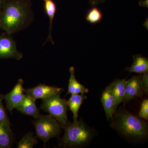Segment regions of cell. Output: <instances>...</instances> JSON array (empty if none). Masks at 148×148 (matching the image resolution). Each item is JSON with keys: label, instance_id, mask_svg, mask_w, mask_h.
Listing matches in <instances>:
<instances>
[{"label": "cell", "instance_id": "1", "mask_svg": "<svg viewBox=\"0 0 148 148\" xmlns=\"http://www.w3.org/2000/svg\"><path fill=\"white\" fill-rule=\"evenodd\" d=\"M34 20L28 0H5L0 11V29L10 35L27 29Z\"/></svg>", "mask_w": 148, "mask_h": 148}, {"label": "cell", "instance_id": "2", "mask_svg": "<svg viewBox=\"0 0 148 148\" xmlns=\"http://www.w3.org/2000/svg\"><path fill=\"white\" fill-rule=\"evenodd\" d=\"M112 125L114 128L128 138L142 139L148 134L147 124L128 111L123 109L115 112Z\"/></svg>", "mask_w": 148, "mask_h": 148}, {"label": "cell", "instance_id": "3", "mask_svg": "<svg viewBox=\"0 0 148 148\" xmlns=\"http://www.w3.org/2000/svg\"><path fill=\"white\" fill-rule=\"evenodd\" d=\"M64 129L65 133L59 143L64 147L84 145L89 143L93 137L92 130L82 120L73 123L68 121Z\"/></svg>", "mask_w": 148, "mask_h": 148}, {"label": "cell", "instance_id": "4", "mask_svg": "<svg viewBox=\"0 0 148 148\" xmlns=\"http://www.w3.org/2000/svg\"><path fill=\"white\" fill-rule=\"evenodd\" d=\"M61 93H57L42 99L40 109L57 120L61 128L64 129L68 122V106L67 101L61 98Z\"/></svg>", "mask_w": 148, "mask_h": 148}, {"label": "cell", "instance_id": "5", "mask_svg": "<svg viewBox=\"0 0 148 148\" xmlns=\"http://www.w3.org/2000/svg\"><path fill=\"white\" fill-rule=\"evenodd\" d=\"M34 122L36 138L45 144L51 138L57 137L61 132V126L57 120L50 115L40 114Z\"/></svg>", "mask_w": 148, "mask_h": 148}, {"label": "cell", "instance_id": "6", "mask_svg": "<svg viewBox=\"0 0 148 148\" xmlns=\"http://www.w3.org/2000/svg\"><path fill=\"white\" fill-rule=\"evenodd\" d=\"M23 54L18 50L16 41L12 35L3 32L0 34V59L21 60Z\"/></svg>", "mask_w": 148, "mask_h": 148}, {"label": "cell", "instance_id": "7", "mask_svg": "<svg viewBox=\"0 0 148 148\" xmlns=\"http://www.w3.org/2000/svg\"><path fill=\"white\" fill-rule=\"evenodd\" d=\"M24 83V80L22 79H19L13 89L4 96L6 108L10 112L14 109L16 108L24 99L25 95L23 86Z\"/></svg>", "mask_w": 148, "mask_h": 148}, {"label": "cell", "instance_id": "8", "mask_svg": "<svg viewBox=\"0 0 148 148\" xmlns=\"http://www.w3.org/2000/svg\"><path fill=\"white\" fill-rule=\"evenodd\" d=\"M63 88L51 86L45 84H40L32 88L24 89L26 95H29L35 100L44 99L58 93H61Z\"/></svg>", "mask_w": 148, "mask_h": 148}, {"label": "cell", "instance_id": "9", "mask_svg": "<svg viewBox=\"0 0 148 148\" xmlns=\"http://www.w3.org/2000/svg\"><path fill=\"white\" fill-rule=\"evenodd\" d=\"M142 75L134 76L126 81L125 95L123 103L126 104L132 99L144 95L142 86Z\"/></svg>", "mask_w": 148, "mask_h": 148}, {"label": "cell", "instance_id": "10", "mask_svg": "<svg viewBox=\"0 0 148 148\" xmlns=\"http://www.w3.org/2000/svg\"><path fill=\"white\" fill-rule=\"evenodd\" d=\"M101 101L108 120L112 119L116 112L115 102L112 92L111 85L106 88L101 97Z\"/></svg>", "mask_w": 148, "mask_h": 148}, {"label": "cell", "instance_id": "11", "mask_svg": "<svg viewBox=\"0 0 148 148\" xmlns=\"http://www.w3.org/2000/svg\"><path fill=\"white\" fill-rule=\"evenodd\" d=\"M21 113L38 118L40 115V110L36 105V100L25 94L21 103L16 108Z\"/></svg>", "mask_w": 148, "mask_h": 148}, {"label": "cell", "instance_id": "12", "mask_svg": "<svg viewBox=\"0 0 148 148\" xmlns=\"http://www.w3.org/2000/svg\"><path fill=\"white\" fill-rule=\"evenodd\" d=\"M126 81L125 79H116L110 84L112 92L115 102L116 111L124 98Z\"/></svg>", "mask_w": 148, "mask_h": 148}, {"label": "cell", "instance_id": "13", "mask_svg": "<svg viewBox=\"0 0 148 148\" xmlns=\"http://www.w3.org/2000/svg\"><path fill=\"white\" fill-rule=\"evenodd\" d=\"M70 77L68 86V94H85L88 92V89L77 81L75 75V68L73 66L69 69Z\"/></svg>", "mask_w": 148, "mask_h": 148}, {"label": "cell", "instance_id": "14", "mask_svg": "<svg viewBox=\"0 0 148 148\" xmlns=\"http://www.w3.org/2000/svg\"><path fill=\"white\" fill-rule=\"evenodd\" d=\"M87 98V96L84 94H73L67 101L68 107L73 114V119L74 122L78 121V112L81 106L85 100Z\"/></svg>", "mask_w": 148, "mask_h": 148}, {"label": "cell", "instance_id": "15", "mask_svg": "<svg viewBox=\"0 0 148 148\" xmlns=\"http://www.w3.org/2000/svg\"><path fill=\"white\" fill-rule=\"evenodd\" d=\"M43 1H44L45 11L47 16H48L49 21L48 36L45 42L44 43V45L48 42H50L54 45V42L52 39L51 32H52L53 20L56 12L57 7L55 3L52 0H43Z\"/></svg>", "mask_w": 148, "mask_h": 148}, {"label": "cell", "instance_id": "16", "mask_svg": "<svg viewBox=\"0 0 148 148\" xmlns=\"http://www.w3.org/2000/svg\"><path fill=\"white\" fill-rule=\"evenodd\" d=\"M132 66L127 67L126 70L130 73L142 74L148 71V59L140 54L134 56Z\"/></svg>", "mask_w": 148, "mask_h": 148}, {"label": "cell", "instance_id": "17", "mask_svg": "<svg viewBox=\"0 0 148 148\" xmlns=\"http://www.w3.org/2000/svg\"><path fill=\"white\" fill-rule=\"evenodd\" d=\"M14 137L11 127L0 123V148L11 147Z\"/></svg>", "mask_w": 148, "mask_h": 148}, {"label": "cell", "instance_id": "18", "mask_svg": "<svg viewBox=\"0 0 148 148\" xmlns=\"http://www.w3.org/2000/svg\"><path fill=\"white\" fill-rule=\"evenodd\" d=\"M37 144L36 138L34 136L32 132H29L25 134L17 143V148H32Z\"/></svg>", "mask_w": 148, "mask_h": 148}, {"label": "cell", "instance_id": "19", "mask_svg": "<svg viewBox=\"0 0 148 148\" xmlns=\"http://www.w3.org/2000/svg\"><path fill=\"white\" fill-rule=\"evenodd\" d=\"M103 18V13L100 9L93 7L88 11L86 19L90 24H95L99 23Z\"/></svg>", "mask_w": 148, "mask_h": 148}, {"label": "cell", "instance_id": "20", "mask_svg": "<svg viewBox=\"0 0 148 148\" xmlns=\"http://www.w3.org/2000/svg\"><path fill=\"white\" fill-rule=\"evenodd\" d=\"M4 95L0 94V123L11 127V123L3 103Z\"/></svg>", "mask_w": 148, "mask_h": 148}, {"label": "cell", "instance_id": "21", "mask_svg": "<svg viewBox=\"0 0 148 148\" xmlns=\"http://www.w3.org/2000/svg\"><path fill=\"white\" fill-rule=\"evenodd\" d=\"M139 116L145 120L148 119V100L145 99L141 105V108L139 113Z\"/></svg>", "mask_w": 148, "mask_h": 148}, {"label": "cell", "instance_id": "22", "mask_svg": "<svg viewBox=\"0 0 148 148\" xmlns=\"http://www.w3.org/2000/svg\"><path fill=\"white\" fill-rule=\"evenodd\" d=\"M142 86L144 93L146 95L148 93V72L143 73L142 77Z\"/></svg>", "mask_w": 148, "mask_h": 148}, {"label": "cell", "instance_id": "23", "mask_svg": "<svg viewBox=\"0 0 148 148\" xmlns=\"http://www.w3.org/2000/svg\"><path fill=\"white\" fill-rule=\"evenodd\" d=\"M90 5L92 6L98 5L101 3L105 2L106 0H88Z\"/></svg>", "mask_w": 148, "mask_h": 148}, {"label": "cell", "instance_id": "24", "mask_svg": "<svg viewBox=\"0 0 148 148\" xmlns=\"http://www.w3.org/2000/svg\"><path fill=\"white\" fill-rule=\"evenodd\" d=\"M139 5L140 6L143 7L147 8L148 7V0H143V1H140L139 2Z\"/></svg>", "mask_w": 148, "mask_h": 148}, {"label": "cell", "instance_id": "25", "mask_svg": "<svg viewBox=\"0 0 148 148\" xmlns=\"http://www.w3.org/2000/svg\"><path fill=\"white\" fill-rule=\"evenodd\" d=\"M5 0H0V11L2 8L3 6V5L4 3Z\"/></svg>", "mask_w": 148, "mask_h": 148}, {"label": "cell", "instance_id": "26", "mask_svg": "<svg viewBox=\"0 0 148 148\" xmlns=\"http://www.w3.org/2000/svg\"><path fill=\"white\" fill-rule=\"evenodd\" d=\"M147 25L148 26V20H146L145 22V24H144V25L145 27H146V28H147V29H148V27L147 26Z\"/></svg>", "mask_w": 148, "mask_h": 148}]
</instances>
